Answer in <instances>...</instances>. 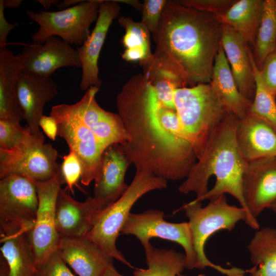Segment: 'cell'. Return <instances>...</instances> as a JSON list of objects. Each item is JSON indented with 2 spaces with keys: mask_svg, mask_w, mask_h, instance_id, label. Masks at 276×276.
I'll list each match as a JSON object with an SVG mask.
<instances>
[{
  "mask_svg": "<svg viewBox=\"0 0 276 276\" xmlns=\"http://www.w3.org/2000/svg\"><path fill=\"white\" fill-rule=\"evenodd\" d=\"M128 134L120 145L136 171L167 180L186 178L197 157L175 110L163 105L143 74L132 76L116 96Z\"/></svg>",
  "mask_w": 276,
  "mask_h": 276,
  "instance_id": "obj_1",
  "label": "cell"
},
{
  "mask_svg": "<svg viewBox=\"0 0 276 276\" xmlns=\"http://www.w3.org/2000/svg\"><path fill=\"white\" fill-rule=\"evenodd\" d=\"M221 36L215 15L167 0L152 37L154 59L185 86L210 83Z\"/></svg>",
  "mask_w": 276,
  "mask_h": 276,
  "instance_id": "obj_2",
  "label": "cell"
},
{
  "mask_svg": "<svg viewBox=\"0 0 276 276\" xmlns=\"http://www.w3.org/2000/svg\"><path fill=\"white\" fill-rule=\"evenodd\" d=\"M238 118L227 113L212 132L205 148L178 188L183 194L193 192L201 202L229 194L240 203L247 215L246 224L259 229L257 219L248 213L242 188L243 176L248 162L241 152L236 138Z\"/></svg>",
  "mask_w": 276,
  "mask_h": 276,
  "instance_id": "obj_3",
  "label": "cell"
},
{
  "mask_svg": "<svg viewBox=\"0 0 276 276\" xmlns=\"http://www.w3.org/2000/svg\"><path fill=\"white\" fill-rule=\"evenodd\" d=\"M167 180L144 171H136L123 194L97 215L86 237L108 256L133 268L116 246V241L135 203L147 193L165 189Z\"/></svg>",
  "mask_w": 276,
  "mask_h": 276,
  "instance_id": "obj_4",
  "label": "cell"
},
{
  "mask_svg": "<svg viewBox=\"0 0 276 276\" xmlns=\"http://www.w3.org/2000/svg\"><path fill=\"white\" fill-rule=\"evenodd\" d=\"M202 207L201 202L194 200L185 203L182 209L189 219L194 250L197 257L196 268L210 267L227 276H245L246 270L233 267L225 268L211 262L207 258L204 246L206 241L220 230L231 231L237 223L247 221V215L242 207L229 204L225 194L209 200Z\"/></svg>",
  "mask_w": 276,
  "mask_h": 276,
  "instance_id": "obj_5",
  "label": "cell"
},
{
  "mask_svg": "<svg viewBox=\"0 0 276 276\" xmlns=\"http://www.w3.org/2000/svg\"><path fill=\"white\" fill-rule=\"evenodd\" d=\"M174 102L180 125L198 159L212 132L228 112L210 83L176 89Z\"/></svg>",
  "mask_w": 276,
  "mask_h": 276,
  "instance_id": "obj_6",
  "label": "cell"
},
{
  "mask_svg": "<svg viewBox=\"0 0 276 276\" xmlns=\"http://www.w3.org/2000/svg\"><path fill=\"white\" fill-rule=\"evenodd\" d=\"M26 127L11 149H0V179L18 174L33 181H43L61 172L56 149L51 144L44 143L42 133L33 134Z\"/></svg>",
  "mask_w": 276,
  "mask_h": 276,
  "instance_id": "obj_7",
  "label": "cell"
},
{
  "mask_svg": "<svg viewBox=\"0 0 276 276\" xmlns=\"http://www.w3.org/2000/svg\"><path fill=\"white\" fill-rule=\"evenodd\" d=\"M99 7L100 0H89L55 12L27 10V15L39 26L31 36L32 43H43L54 36L71 45L80 47L90 34V27L97 20Z\"/></svg>",
  "mask_w": 276,
  "mask_h": 276,
  "instance_id": "obj_8",
  "label": "cell"
},
{
  "mask_svg": "<svg viewBox=\"0 0 276 276\" xmlns=\"http://www.w3.org/2000/svg\"><path fill=\"white\" fill-rule=\"evenodd\" d=\"M50 116L57 122L58 136L65 140L70 151L74 152L81 163V183L88 186L93 181H97L102 171V155L105 148L78 118L70 104L52 106Z\"/></svg>",
  "mask_w": 276,
  "mask_h": 276,
  "instance_id": "obj_9",
  "label": "cell"
},
{
  "mask_svg": "<svg viewBox=\"0 0 276 276\" xmlns=\"http://www.w3.org/2000/svg\"><path fill=\"white\" fill-rule=\"evenodd\" d=\"M38 205L34 181L18 174L0 180V234L27 233L33 227Z\"/></svg>",
  "mask_w": 276,
  "mask_h": 276,
  "instance_id": "obj_10",
  "label": "cell"
},
{
  "mask_svg": "<svg viewBox=\"0 0 276 276\" xmlns=\"http://www.w3.org/2000/svg\"><path fill=\"white\" fill-rule=\"evenodd\" d=\"M34 182L38 205L33 227L27 235L36 267L58 249L60 237L55 225V206L64 181L60 172L49 180Z\"/></svg>",
  "mask_w": 276,
  "mask_h": 276,
  "instance_id": "obj_11",
  "label": "cell"
},
{
  "mask_svg": "<svg viewBox=\"0 0 276 276\" xmlns=\"http://www.w3.org/2000/svg\"><path fill=\"white\" fill-rule=\"evenodd\" d=\"M163 212L149 209L141 213H130L121 234L134 236L142 245L149 243L152 238H159L175 242L185 252V267L196 268L197 257L188 222L172 223L166 221Z\"/></svg>",
  "mask_w": 276,
  "mask_h": 276,
  "instance_id": "obj_12",
  "label": "cell"
},
{
  "mask_svg": "<svg viewBox=\"0 0 276 276\" xmlns=\"http://www.w3.org/2000/svg\"><path fill=\"white\" fill-rule=\"evenodd\" d=\"M24 73L50 77L63 67L81 68L77 49L57 36H51L41 44H26L17 55Z\"/></svg>",
  "mask_w": 276,
  "mask_h": 276,
  "instance_id": "obj_13",
  "label": "cell"
},
{
  "mask_svg": "<svg viewBox=\"0 0 276 276\" xmlns=\"http://www.w3.org/2000/svg\"><path fill=\"white\" fill-rule=\"evenodd\" d=\"M99 90L96 86L89 87L71 107L105 149L114 144L123 145L128 138L124 123L118 113L105 110L98 104L96 95Z\"/></svg>",
  "mask_w": 276,
  "mask_h": 276,
  "instance_id": "obj_14",
  "label": "cell"
},
{
  "mask_svg": "<svg viewBox=\"0 0 276 276\" xmlns=\"http://www.w3.org/2000/svg\"><path fill=\"white\" fill-rule=\"evenodd\" d=\"M120 13L116 1L100 0L99 14L95 27L83 43L77 48L81 64V90L89 87L100 88L102 81L99 77L98 59L109 28Z\"/></svg>",
  "mask_w": 276,
  "mask_h": 276,
  "instance_id": "obj_15",
  "label": "cell"
},
{
  "mask_svg": "<svg viewBox=\"0 0 276 276\" xmlns=\"http://www.w3.org/2000/svg\"><path fill=\"white\" fill-rule=\"evenodd\" d=\"M243 197L255 219L276 201V156L248 162L243 176Z\"/></svg>",
  "mask_w": 276,
  "mask_h": 276,
  "instance_id": "obj_16",
  "label": "cell"
},
{
  "mask_svg": "<svg viewBox=\"0 0 276 276\" xmlns=\"http://www.w3.org/2000/svg\"><path fill=\"white\" fill-rule=\"evenodd\" d=\"M102 210L93 197L79 202L70 195L67 190L61 188L55 206V225L60 237H86Z\"/></svg>",
  "mask_w": 276,
  "mask_h": 276,
  "instance_id": "obj_17",
  "label": "cell"
},
{
  "mask_svg": "<svg viewBox=\"0 0 276 276\" xmlns=\"http://www.w3.org/2000/svg\"><path fill=\"white\" fill-rule=\"evenodd\" d=\"M16 98L23 119L31 132L42 133L39 122L45 104L58 94V86L51 77L21 74L16 86Z\"/></svg>",
  "mask_w": 276,
  "mask_h": 276,
  "instance_id": "obj_18",
  "label": "cell"
},
{
  "mask_svg": "<svg viewBox=\"0 0 276 276\" xmlns=\"http://www.w3.org/2000/svg\"><path fill=\"white\" fill-rule=\"evenodd\" d=\"M131 162L119 144L107 147L102 155V171L98 180L95 182L94 196L102 209L117 201L129 185L125 176Z\"/></svg>",
  "mask_w": 276,
  "mask_h": 276,
  "instance_id": "obj_19",
  "label": "cell"
},
{
  "mask_svg": "<svg viewBox=\"0 0 276 276\" xmlns=\"http://www.w3.org/2000/svg\"><path fill=\"white\" fill-rule=\"evenodd\" d=\"M57 251L78 276H102L113 265V259L86 237L60 238Z\"/></svg>",
  "mask_w": 276,
  "mask_h": 276,
  "instance_id": "obj_20",
  "label": "cell"
},
{
  "mask_svg": "<svg viewBox=\"0 0 276 276\" xmlns=\"http://www.w3.org/2000/svg\"><path fill=\"white\" fill-rule=\"evenodd\" d=\"M221 44L239 91L252 102L256 83L248 43L233 28L222 24Z\"/></svg>",
  "mask_w": 276,
  "mask_h": 276,
  "instance_id": "obj_21",
  "label": "cell"
},
{
  "mask_svg": "<svg viewBox=\"0 0 276 276\" xmlns=\"http://www.w3.org/2000/svg\"><path fill=\"white\" fill-rule=\"evenodd\" d=\"M236 138L248 162L276 156V133L263 120L249 113L244 119H238Z\"/></svg>",
  "mask_w": 276,
  "mask_h": 276,
  "instance_id": "obj_22",
  "label": "cell"
},
{
  "mask_svg": "<svg viewBox=\"0 0 276 276\" xmlns=\"http://www.w3.org/2000/svg\"><path fill=\"white\" fill-rule=\"evenodd\" d=\"M210 84L228 113H233L239 120L248 114L252 101L239 91L221 43L215 59Z\"/></svg>",
  "mask_w": 276,
  "mask_h": 276,
  "instance_id": "obj_23",
  "label": "cell"
},
{
  "mask_svg": "<svg viewBox=\"0 0 276 276\" xmlns=\"http://www.w3.org/2000/svg\"><path fill=\"white\" fill-rule=\"evenodd\" d=\"M22 72L17 55L7 47L0 48V119L19 122L23 119L16 93Z\"/></svg>",
  "mask_w": 276,
  "mask_h": 276,
  "instance_id": "obj_24",
  "label": "cell"
},
{
  "mask_svg": "<svg viewBox=\"0 0 276 276\" xmlns=\"http://www.w3.org/2000/svg\"><path fill=\"white\" fill-rule=\"evenodd\" d=\"M1 255L8 267V276H36V267L27 233L1 235Z\"/></svg>",
  "mask_w": 276,
  "mask_h": 276,
  "instance_id": "obj_25",
  "label": "cell"
},
{
  "mask_svg": "<svg viewBox=\"0 0 276 276\" xmlns=\"http://www.w3.org/2000/svg\"><path fill=\"white\" fill-rule=\"evenodd\" d=\"M262 5V0H237L224 15L215 17L220 24L233 28L248 44L254 46Z\"/></svg>",
  "mask_w": 276,
  "mask_h": 276,
  "instance_id": "obj_26",
  "label": "cell"
},
{
  "mask_svg": "<svg viewBox=\"0 0 276 276\" xmlns=\"http://www.w3.org/2000/svg\"><path fill=\"white\" fill-rule=\"evenodd\" d=\"M247 248L254 265L246 270L249 276H276V228L258 229Z\"/></svg>",
  "mask_w": 276,
  "mask_h": 276,
  "instance_id": "obj_27",
  "label": "cell"
},
{
  "mask_svg": "<svg viewBox=\"0 0 276 276\" xmlns=\"http://www.w3.org/2000/svg\"><path fill=\"white\" fill-rule=\"evenodd\" d=\"M148 268L136 269L134 276H178L185 267V255L170 249L153 247L149 242L143 245Z\"/></svg>",
  "mask_w": 276,
  "mask_h": 276,
  "instance_id": "obj_28",
  "label": "cell"
},
{
  "mask_svg": "<svg viewBox=\"0 0 276 276\" xmlns=\"http://www.w3.org/2000/svg\"><path fill=\"white\" fill-rule=\"evenodd\" d=\"M139 63L143 69V75L153 87L158 100L165 106L175 110V91L177 88L186 87L183 82L159 65L153 55Z\"/></svg>",
  "mask_w": 276,
  "mask_h": 276,
  "instance_id": "obj_29",
  "label": "cell"
},
{
  "mask_svg": "<svg viewBox=\"0 0 276 276\" xmlns=\"http://www.w3.org/2000/svg\"><path fill=\"white\" fill-rule=\"evenodd\" d=\"M254 48V57L260 70L266 58L276 49V0L263 1Z\"/></svg>",
  "mask_w": 276,
  "mask_h": 276,
  "instance_id": "obj_30",
  "label": "cell"
},
{
  "mask_svg": "<svg viewBox=\"0 0 276 276\" xmlns=\"http://www.w3.org/2000/svg\"><path fill=\"white\" fill-rule=\"evenodd\" d=\"M250 56L256 83V91L249 113L263 120L276 133L275 97L272 95L263 85L251 52Z\"/></svg>",
  "mask_w": 276,
  "mask_h": 276,
  "instance_id": "obj_31",
  "label": "cell"
},
{
  "mask_svg": "<svg viewBox=\"0 0 276 276\" xmlns=\"http://www.w3.org/2000/svg\"><path fill=\"white\" fill-rule=\"evenodd\" d=\"M118 21L125 31L122 39V44L125 49L143 47L151 48V33L141 21H135L130 17L124 16H120Z\"/></svg>",
  "mask_w": 276,
  "mask_h": 276,
  "instance_id": "obj_32",
  "label": "cell"
},
{
  "mask_svg": "<svg viewBox=\"0 0 276 276\" xmlns=\"http://www.w3.org/2000/svg\"><path fill=\"white\" fill-rule=\"evenodd\" d=\"M167 0H145L142 4V20L152 37L159 28L160 19Z\"/></svg>",
  "mask_w": 276,
  "mask_h": 276,
  "instance_id": "obj_33",
  "label": "cell"
},
{
  "mask_svg": "<svg viewBox=\"0 0 276 276\" xmlns=\"http://www.w3.org/2000/svg\"><path fill=\"white\" fill-rule=\"evenodd\" d=\"M185 6L214 15H224L237 0H175Z\"/></svg>",
  "mask_w": 276,
  "mask_h": 276,
  "instance_id": "obj_34",
  "label": "cell"
},
{
  "mask_svg": "<svg viewBox=\"0 0 276 276\" xmlns=\"http://www.w3.org/2000/svg\"><path fill=\"white\" fill-rule=\"evenodd\" d=\"M61 172L64 183L67 185L65 189L74 193V186L77 185L82 175L81 163L74 152L70 151L63 156Z\"/></svg>",
  "mask_w": 276,
  "mask_h": 276,
  "instance_id": "obj_35",
  "label": "cell"
},
{
  "mask_svg": "<svg viewBox=\"0 0 276 276\" xmlns=\"http://www.w3.org/2000/svg\"><path fill=\"white\" fill-rule=\"evenodd\" d=\"M27 127L11 120L0 119V149H11L25 132Z\"/></svg>",
  "mask_w": 276,
  "mask_h": 276,
  "instance_id": "obj_36",
  "label": "cell"
},
{
  "mask_svg": "<svg viewBox=\"0 0 276 276\" xmlns=\"http://www.w3.org/2000/svg\"><path fill=\"white\" fill-rule=\"evenodd\" d=\"M36 276H75L57 251L36 266Z\"/></svg>",
  "mask_w": 276,
  "mask_h": 276,
  "instance_id": "obj_37",
  "label": "cell"
},
{
  "mask_svg": "<svg viewBox=\"0 0 276 276\" xmlns=\"http://www.w3.org/2000/svg\"><path fill=\"white\" fill-rule=\"evenodd\" d=\"M259 70L263 85L272 95L276 97V49L268 55Z\"/></svg>",
  "mask_w": 276,
  "mask_h": 276,
  "instance_id": "obj_38",
  "label": "cell"
},
{
  "mask_svg": "<svg viewBox=\"0 0 276 276\" xmlns=\"http://www.w3.org/2000/svg\"><path fill=\"white\" fill-rule=\"evenodd\" d=\"M151 48L139 47L126 49L122 54V58L127 61L142 62L148 59L152 56Z\"/></svg>",
  "mask_w": 276,
  "mask_h": 276,
  "instance_id": "obj_39",
  "label": "cell"
},
{
  "mask_svg": "<svg viewBox=\"0 0 276 276\" xmlns=\"http://www.w3.org/2000/svg\"><path fill=\"white\" fill-rule=\"evenodd\" d=\"M5 7L3 0L0 1V48L6 47L7 37L10 32L19 25V23L10 24L5 18L4 14Z\"/></svg>",
  "mask_w": 276,
  "mask_h": 276,
  "instance_id": "obj_40",
  "label": "cell"
},
{
  "mask_svg": "<svg viewBox=\"0 0 276 276\" xmlns=\"http://www.w3.org/2000/svg\"><path fill=\"white\" fill-rule=\"evenodd\" d=\"M39 126L49 139L53 141L56 140L58 136V126L53 117L43 115L39 120Z\"/></svg>",
  "mask_w": 276,
  "mask_h": 276,
  "instance_id": "obj_41",
  "label": "cell"
},
{
  "mask_svg": "<svg viewBox=\"0 0 276 276\" xmlns=\"http://www.w3.org/2000/svg\"><path fill=\"white\" fill-rule=\"evenodd\" d=\"M82 1L79 0H64L62 2H59L57 7L59 10H61L74 6Z\"/></svg>",
  "mask_w": 276,
  "mask_h": 276,
  "instance_id": "obj_42",
  "label": "cell"
},
{
  "mask_svg": "<svg viewBox=\"0 0 276 276\" xmlns=\"http://www.w3.org/2000/svg\"><path fill=\"white\" fill-rule=\"evenodd\" d=\"M37 1L42 6L44 11H48L53 5L57 7L59 3L58 0H38Z\"/></svg>",
  "mask_w": 276,
  "mask_h": 276,
  "instance_id": "obj_43",
  "label": "cell"
},
{
  "mask_svg": "<svg viewBox=\"0 0 276 276\" xmlns=\"http://www.w3.org/2000/svg\"><path fill=\"white\" fill-rule=\"evenodd\" d=\"M22 1L21 0H3L5 8H16L19 7Z\"/></svg>",
  "mask_w": 276,
  "mask_h": 276,
  "instance_id": "obj_44",
  "label": "cell"
},
{
  "mask_svg": "<svg viewBox=\"0 0 276 276\" xmlns=\"http://www.w3.org/2000/svg\"><path fill=\"white\" fill-rule=\"evenodd\" d=\"M8 267L7 264L2 257L0 255V276H8Z\"/></svg>",
  "mask_w": 276,
  "mask_h": 276,
  "instance_id": "obj_45",
  "label": "cell"
},
{
  "mask_svg": "<svg viewBox=\"0 0 276 276\" xmlns=\"http://www.w3.org/2000/svg\"><path fill=\"white\" fill-rule=\"evenodd\" d=\"M102 276H125L120 273L113 265L109 266Z\"/></svg>",
  "mask_w": 276,
  "mask_h": 276,
  "instance_id": "obj_46",
  "label": "cell"
},
{
  "mask_svg": "<svg viewBox=\"0 0 276 276\" xmlns=\"http://www.w3.org/2000/svg\"><path fill=\"white\" fill-rule=\"evenodd\" d=\"M268 209H270L273 212H274L276 214V201L273 203L269 208Z\"/></svg>",
  "mask_w": 276,
  "mask_h": 276,
  "instance_id": "obj_47",
  "label": "cell"
},
{
  "mask_svg": "<svg viewBox=\"0 0 276 276\" xmlns=\"http://www.w3.org/2000/svg\"><path fill=\"white\" fill-rule=\"evenodd\" d=\"M178 276H186V275L180 274ZM197 276H206V275L205 274H199Z\"/></svg>",
  "mask_w": 276,
  "mask_h": 276,
  "instance_id": "obj_48",
  "label": "cell"
},
{
  "mask_svg": "<svg viewBox=\"0 0 276 276\" xmlns=\"http://www.w3.org/2000/svg\"><path fill=\"white\" fill-rule=\"evenodd\" d=\"M275 101H276V97H275Z\"/></svg>",
  "mask_w": 276,
  "mask_h": 276,
  "instance_id": "obj_49",
  "label": "cell"
}]
</instances>
